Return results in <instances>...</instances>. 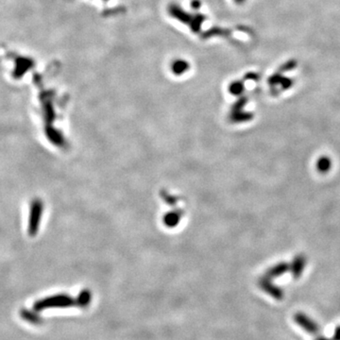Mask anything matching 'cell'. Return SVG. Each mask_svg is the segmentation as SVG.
I'll return each instance as SVG.
<instances>
[{
    "instance_id": "5bb4252c",
    "label": "cell",
    "mask_w": 340,
    "mask_h": 340,
    "mask_svg": "<svg viewBox=\"0 0 340 340\" xmlns=\"http://www.w3.org/2000/svg\"><path fill=\"white\" fill-rule=\"evenodd\" d=\"M230 92L235 95V96H238L240 94H242L244 91V83L242 81H234L231 83L230 87H229Z\"/></svg>"
},
{
    "instance_id": "2e32d148",
    "label": "cell",
    "mask_w": 340,
    "mask_h": 340,
    "mask_svg": "<svg viewBox=\"0 0 340 340\" xmlns=\"http://www.w3.org/2000/svg\"><path fill=\"white\" fill-rule=\"evenodd\" d=\"M226 33L225 30H222V29H219V28H213L209 30L207 33H205L203 36H205L206 38H209V37H212L214 35H221L223 33Z\"/></svg>"
},
{
    "instance_id": "5b68a950",
    "label": "cell",
    "mask_w": 340,
    "mask_h": 340,
    "mask_svg": "<svg viewBox=\"0 0 340 340\" xmlns=\"http://www.w3.org/2000/svg\"><path fill=\"white\" fill-rule=\"evenodd\" d=\"M260 286L263 290L268 293L270 296H272L275 299H281L282 298V290L278 288L276 285L271 283L268 279H262L260 281Z\"/></svg>"
},
{
    "instance_id": "52a82bcc",
    "label": "cell",
    "mask_w": 340,
    "mask_h": 340,
    "mask_svg": "<svg viewBox=\"0 0 340 340\" xmlns=\"http://www.w3.org/2000/svg\"><path fill=\"white\" fill-rule=\"evenodd\" d=\"M47 135L51 143H53L56 146H64L65 145V138L63 134L57 130L55 128H48L47 129Z\"/></svg>"
},
{
    "instance_id": "277c9868",
    "label": "cell",
    "mask_w": 340,
    "mask_h": 340,
    "mask_svg": "<svg viewBox=\"0 0 340 340\" xmlns=\"http://www.w3.org/2000/svg\"><path fill=\"white\" fill-rule=\"evenodd\" d=\"M189 68H190V64L187 62V60L181 59V58L173 60L170 65L171 72L176 76H181L186 73L189 70Z\"/></svg>"
},
{
    "instance_id": "30bf717a",
    "label": "cell",
    "mask_w": 340,
    "mask_h": 340,
    "mask_svg": "<svg viewBox=\"0 0 340 340\" xmlns=\"http://www.w3.org/2000/svg\"><path fill=\"white\" fill-rule=\"evenodd\" d=\"M92 300V294L89 290H82V291L79 294L78 298L76 299V303L77 305L81 306V307H86L88 306Z\"/></svg>"
},
{
    "instance_id": "6da1fadb",
    "label": "cell",
    "mask_w": 340,
    "mask_h": 340,
    "mask_svg": "<svg viewBox=\"0 0 340 340\" xmlns=\"http://www.w3.org/2000/svg\"><path fill=\"white\" fill-rule=\"evenodd\" d=\"M73 305H77L76 300H73L68 295L62 294V295L51 296V297L43 299L39 301H36L33 305V308H34L35 311H41L45 308L70 307V306H73Z\"/></svg>"
},
{
    "instance_id": "8fae6325",
    "label": "cell",
    "mask_w": 340,
    "mask_h": 340,
    "mask_svg": "<svg viewBox=\"0 0 340 340\" xmlns=\"http://www.w3.org/2000/svg\"><path fill=\"white\" fill-rule=\"evenodd\" d=\"M206 20V17H204L203 15L201 14H197L194 15V18L192 20V23L190 24V29L193 33H200L202 30V26L203 23Z\"/></svg>"
},
{
    "instance_id": "3957f363",
    "label": "cell",
    "mask_w": 340,
    "mask_h": 340,
    "mask_svg": "<svg viewBox=\"0 0 340 340\" xmlns=\"http://www.w3.org/2000/svg\"><path fill=\"white\" fill-rule=\"evenodd\" d=\"M168 13L173 18L177 19L183 24L188 25V26H190L194 18V15L187 13L186 10H184L181 6H179L178 4H175V3L168 6Z\"/></svg>"
},
{
    "instance_id": "7a4b0ae2",
    "label": "cell",
    "mask_w": 340,
    "mask_h": 340,
    "mask_svg": "<svg viewBox=\"0 0 340 340\" xmlns=\"http://www.w3.org/2000/svg\"><path fill=\"white\" fill-rule=\"evenodd\" d=\"M43 211H44L43 202L40 199H34L31 203L29 224H28V232L31 236H35L39 232Z\"/></svg>"
},
{
    "instance_id": "9c48e42d",
    "label": "cell",
    "mask_w": 340,
    "mask_h": 340,
    "mask_svg": "<svg viewBox=\"0 0 340 340\" xmlns=\"http://www.w3.org/2000/svg\"><path fill=\"white\" fill-rule=\"evenodd\" d=\"M288 268H289V266L286 263L278 264V265H276L274 267L268 269L267 276L269 278H274V277L283 275V273H285L288 270Z\"/></svg>"
},
{
    "instance_id": "8992f818",
    "label": "cell",
    "mask_w": 340,
    "mask_h": 340,
    "mask_svg": "<svg viewBox=\"0 0 340 340\" xmlns=\"http://www.w3.org/2000/svg\"><path fill=\"white\" fill-rule=\"evenodd\" d=\"M306 264V258L303 254L297 255L292 263L291 269L293 275L295 277H300L303 271V268Z\"/></svg>"
},
{
    "instance_id": "ac0fdd59",
    "label": "cell",
    "mask_w": 340,
    "mask_h": 340,
    "mask_svg": "<svg viewBox=\"0 0 340 340\" xmlns=\"http://www.w3.org/2000/svg\"><path fill=\"white\" fill-rule=\"evenodd\" d=\"M246 79H248V80H255L256 81V80L259 79V75L255 73L247 74Z\"/></svg>"
},
{
    "instance_id": "ba28073f",
    "label": "cell",
    "mask_w": 340,
    "mask_h": 340,
    "mask_svg": "<svg viewBox=\"0 0 340 340\" xmlns=\"http://www.w3.org/2000/svg\"><path fill=\"white\" fill-rule=\"evenodd\" d=\"M316 170L320 173H327L332 168V161L328 156H321L316 162Z\"/></svg>"
},
{
    "instance_id": "4fadbf2b",
    "label": "cell",
    "mask_w": 340,
    "mask_h": 340,
    "mask_svg": "<svg viewBox=\"0 0 340 340\" xmlns=\"http://www.w3.org/2000/svg\"><path fill=\"white\" fill-rule=\"evenodd\" d=\"M297 66H298V61L292 59V60H289V61L285 62L284 64L281 65L278 69V72L281 74L288 72V71H291V70H294L295 68H297Z\"/></svg>"
},
{
    "instance_id": "d6986e66",
    "label": "cell",
    "mask_w": 340,
    "mask_h": 340,
    "mask_svg": "<svg viewBox=\"0 0 340 340\" xmlns=\"http://www.w3.org/2000/svg\"><path fill=\"white\" fill-rule=\"evenodd\" d=\"M234 1H235L236 4H238V5H242L247 0H234Z\"/></svg>"
},
{
    "instance_id": "9a60e30c",
    "label": "cell",
    "mask_w": 340,
    "mask_h": 340,
    "mask_svg": "<svg viewBox=\"0 0 340 340\" xmlns=\"http://www.w3.org/2000/svg\"><path fill=\"white\" fill-rule=\"evenodd\" d=\"M179 222V216L176 213H170L164 217V223L167 226H175Z\"/></svg>"
},
{
    "instance_id": "e0dca14e",
    "label": "cell",
    "mask_w": 340,
    "mask_h": 340,
    "mask_svg": "<svg viewBox=\"0 0 340 340\" xmlns=\"http://www.w3.org/2000/svg\"><path fill=\"white\" fill-rule=\"evenodd\" d=\"M201 5H202V3H201L200 0H193L191 2V6H192V8L194 9V10H199V9L201 8Z\"/></svg>"
},
{
    "instance_id": "7c38bea8",
    "label": "cell",
    "mask_w": 340,
    "mask_h": 340,
    "mask_svg": "<svg viewBox=\"0 0 340 340\" xmlns=\"http://www.w3.org/2000/svg\"><path fill=\"white\" fill-rule=\"evenodd\" d=\"M20 315H21V316H22L24 319L28 320L29 322H32V323L34 324H39L42 322V320H41V318L39 316H37V315H35L33 312L27 310V309H22L21 312H20Z\"/></svg>"
}]
</instances>
